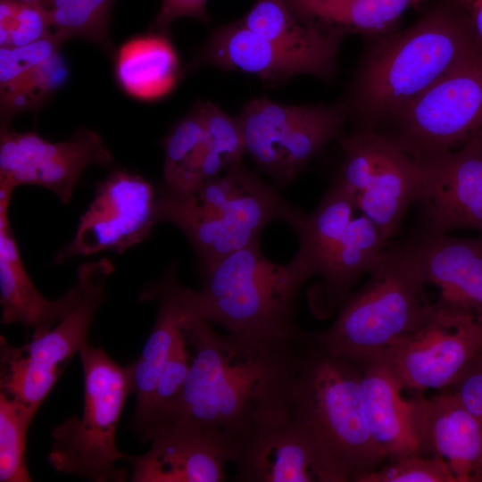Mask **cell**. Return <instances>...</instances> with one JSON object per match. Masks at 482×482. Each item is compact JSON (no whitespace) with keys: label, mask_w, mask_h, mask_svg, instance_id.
<instances>
[{"label":"cell","mask_w":482,"mask_h":482,"mask_svg":"<svg viewBox=\"0 0 482 482\" xmlns=\"http://www.w3.org/2000/svg\"><path fill=\"white\" fill-rule=\"evenodd\" d=\"M184 332L193 350L190 368L163 421L195 424L224 446L231 461L258 428L294 405L310 332L292 339L221 335L190 317Z\"/></svg>","instance_id":"6da1fadb"},{"label":"cell","mask_w":482,"mask_h":482,"mask_svg":"<svg viewBox=\"0 0 482 482\" xmlns=\"http://www.w3.org/2000/svg\"><path fill=\"white\" fill-rule=\"evenodd\" d=\"M374 38L362 62L353 96L370 129L394 119L482 47L459 4H437L407 29Z\"/></svg>","instance_id":"7a4b0ae2"},{"label":"cell","mask_w":482,"mask_h":482,"mask_svg":"<svg viewBox=\"0 0 482 482\" xmlns=\"http://www.w3.org/2000/svg\"><path fill=\"white\" fill-rule=\"evenodd\" d=\"M201 288L184 287L189 317L219 324L228 333L263 339L305 336L296 320L303 281L290 264L268 260L260 242L201 269Z\"/></svg>","instance_id":"3957f363"},{"label":"cell","mask_w":482,"mask_h":482,"mask_svg":"<svg viewBox=\"0 0 482 482\" xmlns=\"http://www.w3.org/2000/svg\"><path fill=\"white\" fill-rule=\"evenodd\" d=\"M301 212L248 170L242 160L203 182L194 193L164 189L156 202L157 221L172 223L184 232L201 269L260 242L269 222L282 220L290 224Z\"/></svg>","instance_id":"277c9868"},{"label":"cell","mask_w":482,"mask_h":482,"mask_svg":"<svg viewBox=\"0 0 482 482\" xmlns=\"http://www.w3.org/2000/svg\"><path fill=\"white\" fill-rule=\"evenodd\" d=\"M370 279L326 329L311 332L332 356L361 364L421 328L433 312L408 243L384 249Z\"/></svg>","instance_id":"5b68a950"},{"label":"cell","mask_w":482,"mask_h":482,"mask_svg":"<svg viewBox=\"0 0 482 482\" xmlns=\"http://www.w3.org/2000/svg\"><path fill=\"white\" fill-rule=\"evenodd\" d=\"M79 355L84 376L82 417L72 416L53 428L48 461L59 472L92 481H125L127 470L115 464L128 454L117 448L115 436L127 396L133 393L131 366L120 365L88 343Z\"/></svg>","instance_id":"8992f818"},{"label":"cell","mask_w":482,"mask_h":482,"mask_svg":"<svg viewBox=\"0 0 482 482\" xmlns=\"http://www.w3.org/2000/svg\"><path fill=\"white\" fill-rule=\"evenodd\" d=\"M361 378L360 364L330 355L311 334L295 384V403L354 482L386 461L369 429Z\"/></svg>","instance_id":"52a82bcc"},{"label":"cell","mask_w":482,"mask_h":482,"mask_svg":"<svg viewBox=\"0 0 482 482\" xmlns=\"http://www.w3.org/2000/svg\"><path fill=\"white\" fill-rule=\"evenodd\" d=\"M114 267L108 258L81 264L83 285L79 305L45 335L20 347L0 337V387L36 414L69 361L87 344L99 306L106 300L105 284Z\"/></svg>","instance_id":"ba28073f"},{"label":"cell","mask_w":482,"mask_h":482,"mask_svg":"<svg viewBox=\"0 0 482 482\" xmlns=\"http://www.w3.org/2000/svg\"><path fill=\"white\" fill-rule=\"evenodd\" d=\"M344 154L337 180L355 194L356 209L386 241L408 208L424 197L426 169L389 136L362 129L341 135Z\"/></svg>","instance_id":"9c48e42d"},{"label":"cell","mask_w":482,"mask_h":482,"mask_svg":"<svg viewBox=\"0 0 482 482\" xmlns=\"http://www.w3.org/2000/svg\"><path fill=\"white\" fill-rule=\"evenodd\" d=\"M346 104L295 105L266 97L249 101L238 116L246 154L276 183H292L309 162L342 135Z\"/></svg>","instance_id":"30bf717a"},{"label":"cell","mask_w":482,"mask_h":482,"mask_svg":"<svg viewBox=\"0 0 482 482\" xmlns=\"http://www.w3.org/2000/svg\"><path fill=\"white\" fill-rule=\"evenodd\" d=\"M394 119L399 130L389 137L421 162L476 136L482 126V47Z\"/></svg>","instance_id":"8fae6325"},{"label":"cell","mask_w":482,"mask_h":482,"mask_svg":"<svg viewBox=\"0 0 482 482\" xmlns=\"http://www.w3.org/2000/svg\"><path fill=\"white\" fill-rule=\"evenodd\" d=\"M482 353V320L433 303L429 320L379 355L403 388L420 393L453 387Z\"/></svg>","instance_id":"7c38bea8"},{"label":"cell","mask_w":482,"mask_h":482,"mask_svg":"<svg viewBox=\"0 0 482 482\" xmlns=\"http://www.w3.org/2000/svg\"><path fill=\"white\" fill-rule=\"evenodd\" d=\"M240 482H349L295 403L285 414L258 428L236 452Z\"/></svg>","instance_id":"4fadbf2b"},{"label":"cell","mask_w":482,"mask_h":482,"mask_svg":"<svg viewBox=\"0 0 482 482\" xmlns=\"http://www.w3.org/2000/svg\"><path fill=\"white\" fill-rule=\"evenodd\" d=\"M154 189L139 174L115 170L97 182L94 199L79 219L74 238L55 262L101 251L122 253L141 243L158 222Z\"/></svg>","instance_id":"5bb4252c"},{"label":"cell","mask_w":482,"mask_h":482,"mask_svg":"<svg viewBox=\"0 0 482 482\" xmlns=\"http://www.w3.org/2000/svg\"><path fill=\"white\" fill-rule=\"evenodd\" d=\"M113 157L98 133L80 128L62 142H51L37 132H16L0 126V183L12 187L37 185L54 192L64 204L89 165H108Z\"/></svg>","instance_id":"9a60e30c"},{"label":"cell","mask_w":482,"mask_h":482,"mask_svg":"<svg viewBox=\"0 0 482 482\" xmlns=\"http://www.w3.org/2000/svg\"><path fill=\"white\" fill-rule=\"evenodd\" d=\"M339 50L295 48L246 28L239 20L216 28L192 60V67L210 65L248 73L268 82H284L306 74L323 80L336 74Z\"/></svg>","instance_id":"2e32d148"},{"label":"cell","mask_w":482,"mask_h":482,"mask_svg":"<svg viewBox=\"0 0 482 482\" xmlns=\"http://www.w3.org/2000/svg\"><path fill=\"white\" fill-rule=\"evenodd\" d=\"M148 452L128 455L133 482H221L229 460L224 446L195 424L175 420L156 424Z\"/></svg>","instance_id":"e0dca14e"},{"label":"cell","mask_w":482,"mask_h":482,"mask_svg":"<svg viewBox=\"0 0 482 482\" xmlns=\"http://www.w3.org/2000/svg\"><path fill=\"white\" fill-rule=\"evenodd\" d=\"M422 162L428 229L443 233L470 229L482 234V139L476 135L457 150Z\"/></svg>","instance_id":"ac0fdd59"},{"label":"cell","mask_w":482,"mask_h":482,"mask_svg":"<svg viewBox=\"0 0 482 482\" xmlns=\"http://www.w3.org/2000/svg\"><path fill=\"white\" fill-rule=\"evenodd\" d=\"M408 245L425 284L440 289L435 303L482 320V234L453 237L427 229Z\"/></svg>","instance_id":"d6986e66"},{"label":"cell","mask_w":482,"mask_h":482,"mask_svg":"<svg viewBox=\"0 0 482 482\" xmlns=\"http://www.w3.org/2000/svg\"><path fill=\"white\" fill-rule=\"evenodd\" d=\"M417 398L420 453L441 458L457 482H482V425L453 392Z\"/></svg>","instance_id":"ffe728a7"},{"label":"cell","mask_w":482,"mask_h":482,"mask_svg":"<svg viewBox=\"0 0 482 482\" xmlns=\"http://www.w3.org/2000/svg\"><path fill=\"white\" fill-rule=\"evenodd\" d=\"M158 301V313L141 354L130 364L133 393L136 394L134 425L143 439L148 437L152 402L162 370L171 346L189 316L178 278L176 262H170L161 278L147 284L139 301Z\"/></svg>","instance_id":"44dd1931"},{"label":"cell","mask_w":482,"mask_h":482,"mask_svg":"<svg viewBox=\"0 0 482 482\" xmlns=\"http://www.w3.org/2000/svg\"><path fill=\"white\" fill-rule=\"evenodd\" d=\"M0 303L3 324L21 323L33 329L32 338L45 335L80 303L84 290L76 283L61 298L48 300L30 280L12 234L7 212L10 200H0Z\"/></svg>","instance_id":"7402d4cb"},{"label":"cell","mask_w":482,"mask_h":482,"mask_svg":"<svg viewBox=\"0 0 482 482\" xmlns=\"http://www.w3.org/2000/svg\"><path fill=\"white\" fill-rule=\"evenodd\" d=\"M61 47L54 37L21 47H0L1 123L40 109L66 82L69 70Z\"/></svg>","instance_id":"603a6c76"},{"label":"cell","mask_w":482,"mask_h":482,"mask_svg":"<svg viewBox=\"0 0 482 482\" xmlns=\"http://www.w3.org/2000/svg\"><path fill=\"white\" fill-rule=\"evenodd\" d=\"M361 388L370 435L386 460L420 453L417 398L405 400L403 386L379 358L360 364Z\"/></svg>","instance_id":"cb8c5ba5"},{"label":"cell","mask_w":482,"mask_h":482,"mask_svg":"<svg viewBox=\"0 0 482 482\" xmlns=\"http://www.w3.org/2000/svg\"><path fill=\"white\" fill-rule=\"evenodd\" d=\"M386 242L366 216L352 218L320 273V280L308 290L309 306L316 317L329 318L342 306L362 275L370 273L377 264Z\"/></svg>","instance_id":"d4e9b609"},{"label":"cell","mask_w":482,"mask_h":482,"mask_svg":"<svg viewBox=\"0 0 482 482\" xmlns=\"http://www.w3.org/2000/svg\"><path fill=\"white\" fill-rule=\"evenodd\" d=\"M114 54L116 82L132 98L161 99L168 96L179 80V58L168 34L149 30L128 39Z\"/></svg>","instance_id":"484cf974"},{"label":"cell","mask_w":482,"mask_h":482,"mask_svg":"<svg viewBox=\"0 0 482 482\" xmlns=\"http://www.w3.org/2000/svg\"><path fill=\"white\" fill-rule=\"evenodd\" d=\"M355 209L354 192L336 179L312 212H301L290 224L299 249L289 264L303 282L323 271Z\"/></svg>","instance_id":"4316f807"},{"label":"cell","mask_w":482,"mask_h":482,"mask_svg":"<svg viewBox=\"0 0 482 482\" xmlns=\"http://www.w3.org/2000/svg\"><path fill=\"white\" fill-rule=\"evenodd\" d=\"M422 0H287L302 23L346 35L373 37L391 32L403 13Z\"/></svg>","instance_id":"83f0119b"},{"label":"cell","mask_w":482,"mask_h":482,"mask_svg":"<svg viewBox=\"0 0 482 482\" xmlns=\"http://www.w3.org/2000/svg\"><path fill=\"white\" fill-rule=\"evenodd\" d=\"M163 179L166 190L194 193L202 184L206 152V127L202 102L180 119L163 141Z\"/></svg>","instance_id":"f1b7e54d"},{"label":"cell","mask_w":482,"mask_h":482,"mask_svg":"<svg viewBox=\"0 0 482 482\" xmlns=\"http://www.w3.org/2000/svg\"><path fill=\"white\" fill-rule=\"evenodd\" d=\"M239 21L259 35L299 49L340 50L345 37L341 33L300 22L287 0H256Z\"/></svg>","instance_id":"f546056e"},{"label":"cell","mask_w":482,"mask_h":482,"mask_svg":"<svg viewBox=\"0 0 482 482\" xmlns=\"http://www.w3.org/2000/svg\"><path fill=\"white\" fill-rule=\"evenodd\" d=\"M115 0H48L53 37L60 44L71 38L92 42L113 53L109 21Z\"/></svg>","instance_id":"4dcf8cb0"},{"label":"cell","mask_w":482,"mask_h":482,"mask_svg":"<svg viewBox=\"0 0 482 482\" xmlns=\"http://www.w3.org/2000/svg\"><path fill=\"white\" fill-rule=\"evenodd\" d=\"M206 127V152L201 170L202 183L220 175L246 154L241 122L211 102H202Z\"/></svg>","instance_id":"1f68e13d"},{"label":"cell","mask_w":482,"mask_h":482,"mask_svg":"<svg viewBox=\"0 0 482 482\" xmlns=\"http://www.w3.org/2000/svg\"><path fill=\"white\" fill-rule=\"evenodd\" d=\"M35 413L0 392V481L29 482L26 435Z\"/></svg>","instance_id":"d6a6232c"},{"label":"cell","mask_w":482,"mask_h":482,"mask_svg":"<svg viewBox=\"0 0 482 482\" xmlns=\"http://www.w3.org/2000/svg\"><path fill=\"white\" fill-rule=\"evenodd\" d=\"M52 37L46 7L21 0H0V47H21Z\"/></svg>","instance_id":"836d02e7"},{"label":"cell","mask_w":482,"mask_h":482,"mask_svg":"<svg viewBox=\"0 0 482 482\" xmlns=\"http://www.w3.org/2000/svg\"><path fill=\"white\" fill-rule=\"evenodd\" d=\"M187 345L183 328L171 346L155 386L147 440L153 428L168 417L180 395L191 363Z\"/></svg>","instance_id":"e575fe53"},{"label":"cell","mask_w":482,"mask_h":482,"mask_svg":"<svg viewBox=\"0 0 482 482\" xmlns=\"http://www.w3.org/2000/svg\"><path fill=\"white\" fill-rule=\"evenodd\" d=\"M357 482H457L441 458L412 453L389 460Z\"/></svg>","instance_id":"d590c367"},{"label":"cell","mask_w":482,"mask_h":482,"mask_svg":"<svg viewBox=\"0 0 482 482\" xmlns=\"http://www.w3.org/2000/svg\"><path fill=\"white\" fill-rule=\"evenodd\" d=\"M453 391L482 425V353L467 367Z\"/></svg>","instance_id":"8d00e7d4"},{"label":"cell","mask_w":482,"mask_h":482,"mask_svg":"<svg viewBox=\"0 0 482 482\" xmlns=\"http://www.w3.org/2000/svg\"><path fill=\"white\" fill-rule=\"evenodd\" d=\"M208 0H162L161 8L150 26V31L169 34L173 21L181 17H190L202 22L210 18L206 11Z\"/></svg>","instance_id":"74e56055"},{"label":"cell","mask_w":482,"mask_h":482,"mask_svg":"<svg viewBox=\"0 0 482 482\" xmlns=\"http://www.w3.org/2000/svg\"><path fill=\"white\" fill-rule=\"evenodd\" d=\"M468 15L478 41L482 46V0H455Z\"/></svg>","instance_id":"f35d334b"},{"label":"cell","mask_w":482,"mask_h":482,"mask_svg":"<svg viewBox=\"0 0 482 482\" xmlns=\"http://www.w3.org/2000/svg\"><path fill=\"white\" fill-rule=\"evenodd\" d=\"M21 1L37 3V4H41V5H43L44 7L46 6L47 2H48V0H21Z\"/></svg>","instance_id":"ab89813d"},{"label":"cell","mask_w":482,"mask_h":482,"mask_svg":"<svg viewBox=\"0 0 482 482\" xmlns=\"http://www.w3.org/2000/svg\"><path fill=\"white\" fill-rule=\"evenodd\" d=\"M477 136L479 137L482 139V126L479 129L478 132L477 133Z\"/></svg>","instance_id":"60d3db41"}]
</instances>
